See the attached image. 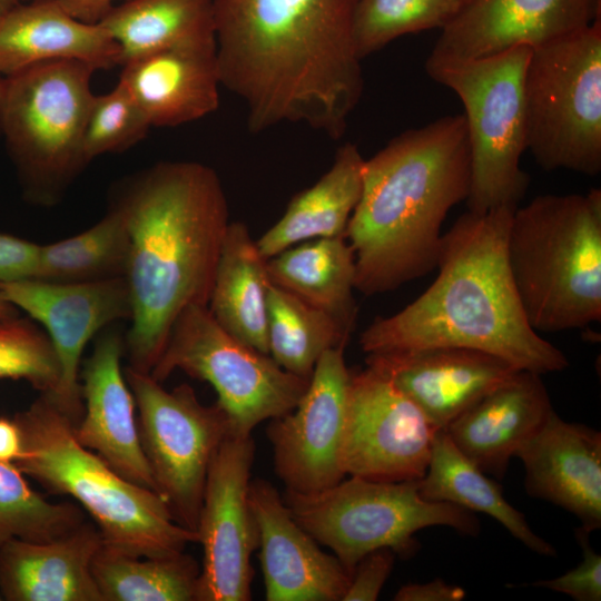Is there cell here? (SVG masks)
Returning <instances> with one entry per match:
<instances>
[{"label": "cell", "instance_id": "obj_1", "mask_svg": "<svg viewBox=\"0 0 601 601\" xmlns=\"http://www.w3.org/2000/svg\"><path fill=\"white\" fill-rule=\"evenodd\" d=\"M358 0H214L220 85L248 130L303 124L339 139L364 78L353 38Z\"/></svg>", "mask_w": 601, "mask_h": 601}, {"label": "cell", "instance_id": "obj_2", "mask_svg": "<svg viewBox=\"0 0 601 601\" xmlns=\"http://www.w3.org/2000/svg\"><path fill=\"white\" fill-rule=\"evenodd\" d=\"M127 224L131 300L128 366L150 373L180 313L208 305L229 219L217 173L197 161H164L127 183L114 201Z\"/></svg>", "mask_w": 601, "mask_h": 601}, {"label": "cell", "instance_id": "obj_3", "mask_svg": "<svg viewBox=\"0 0 601 601\" xmlns=\"http://www.w3.org/2000/svg\"><path fill=\"white\" fill-rule=\"evenodd\" d=\"M515 208L461 215L442 236L434 282L400 312L374 319L359 336L362 351L464 347L540 375L566 368L563 352L529 324L510 274L506 240Z\"/></svg>", "mask_w": 601, "mask_h": 601}, {"label": "cell", "instance_id": "obj_4", "mask_svg": "<svg viewBox=\"0 0 601 601\" xmlns=\"http://www.w3.org/2000/svg\"><path fill=\"white\" fill-rule=\"evenodd\" d=\"M470 184L463 114L407 129L365 159L362 196L345 233L355 289L384 294L434 270L442 224L466 200Z\"/></svg>", "mask_w": 601, "mask_h": 601}, {"label": "cell", "instance_id": "obj_5", "mask_svg": "<svg viewBox=\"0 0 601 601\" xmlns=\"http://www.w3.org/2000/svg\"><path fill=\"white\" fill-rule=\"evenodd\" d=\"M22 452L14 462L51 493L76 500L98 528L102 544L135 556H164L198 543L154 491L117 473L76 439L75 424L45 395L13 417Z\"/></svg>", "mask_w": 601, "mask_h": 601}, {"label": "cell", "instance_id": "obj_6", "mask_svg": "<svg viewBox=\"0 0 601 601\" xmlns=\"http://www.w3.org/2000/svg\"><path fill=\"white\" fill-rule=\"evenodd\" d=\"M506 257L535 332L584 328L601 319V190L540 195L516 207Z\"/></svg>", "mask_w": 601, "mask_h": 601}, {"label": "cell", "instance_id": "obj_7", "mask_svg": "<svg viewBox=\"0 0 601 601\" xmlns=\"http://www.w3.org/2000/svg\"><path fill=\"white\" fill-rule=\"evenodd\" d=\"M96 69L58 60L4 78L0 132L29 198L51 205L88 164L83 136Z\"/></svg>", "mask_w": 601, "mask_h": 601}, {"label": "cell", "instance_id": "obj_8", "mask_svg": "<svg viewBox=\"0 0 601 601\" xmlns=\"http://www.w3.org/2000/svg\"><path fill=\"white\" fill-rule=\"evenodd\" d=\"M525 144L544 170L601 171V21L534 47L523 78Z\"/></svg>", "mask_w": 601, "mask_h": 601}, {"label": "cell", "instance_id": "obj_9", "mask_svg": "<svg viewBox=\"0 0 601 601\" xmlns=\"http://www.w3.org/2000/svg\"><path fill=\"white\" fill-rule=\"evenodd\" d=\"M283 500L299 525L327 546L349 574L365 554L377 549L413 555L418 549L414 534L428 526H450L466 535L480 532L474 512L425 500L418 480L349 476L315 493L285 490Z\"/></svg>", "mask_w": 601, "mask_h": 601}, {"label": "cell", "instance_id": "obj_10", "mask_svg": "<svg viewBox=\"0 0 601 601\" xmlns=\"http://www.w3.org/2000/svg\"><path fill=\"white\" fill-rule=\"evenodd\" d=\"M532 48L518 46L465 61H425L427 75L454 91L464 107L471 184L467 210L518 207L529 176L520 160L526 150L523 78Z\"/></svg>", "mask_w": 601, "mask_h": 601}, {"label": "cell", "instance_id": "obj_11", "mask_svg": "<svg viewBox=\"0 0 601 601\" xmlns=\"http://www.w3.org/2000/svg\"><path fill=\"white\" fill-rule=\"evenodd\" d=\"M175 371L209 383L228 415L231 434L243 436L290 412L309 383L230 335L205 305L180 313L150 375L162 383Z\"/></svg>", "mask_w": 601, "mask_h": 601}, {"label": "cell", "instance_id": "obj_12", "mask_svg": "<svg viewBox=\"0 0 601 601\" xmlns=\"http://www.w3.org/2000/svg\"><path fill=\"white\" fill-rule=\"evenodd\" d=\"M138 410V432L158 495L175 521L196 532L210 462L231 433L226 412L204 405L189 384L168 391L150 373L124 370Z\"/></svg>", "mask_w": 601, "mask_h": 601}, {"label": "cell", "instance_id": "obj_13", "mask_svg": "<svg viewBox=\"0 0 601 601\" xmlns=\"http://www.w3.org/2000/svg\"><path fill=\"white\" fill-rule=\"evenodd\" d=\"M252 435L229 434L206 477L196 533L204 556L196 601H249L258 529L249 502Z\"/></svg>", "mask_w": 601, "mask_h": 601}, {"label": "cell", "instance_id": "obj_14", "mask_svg": "<svg viewBox=\"0 0 601 601\" xmlns=\"http://www.w3.org/2000/svg\"><path fill=\"white\" fill-rule=\"evenodd\" d=\"M2 295L41 325L59 364V381L45 394L75 424L83 414L80 362L89 341L105 327L131 318L125 277L56 283L38 278L0 283ZM42 394V393H40Z\"/></svg>", "mask_w": 601, "mask_h": 601}, {"label": "cell", "instance_id": "obj_15", "mask_svg": "<svg viewBox=\"0 0 601 601\" xmlns=\"http://www.w3.org/2000/svg\"><path fill=\"white\" fill-rule=\"evenodd\" d=\"M436 428L374 368L351 372L343 444L346 475L400 482L424 476Z\"/></svg>", "mask_w": 601, "mask_h": 601}, {"label": "cell", "instance_id": "obj_16", "mask_svg": "<svg viewBox=\"0 0 601 601\" xmlns=\"http://www.w3.org/2000/svg\"><path fill=\"white\" fill-rule=\"evenodd\" d=\"M345 347L319 357L297 405L267 427L275 473L287 491L315 493L346 476L342 455L351 371Z\"/></svg>", "mask_w": 601, "mask_h": 601}, {"label": "cell", "instance_id": "obj_17", "mask_svg": "<svg viewBox=\"0 0 601 601\" xmlns=\"http://www.w3.org/2000/svg\"><path fill=\"white\" fill-rule=\"evenodd\" d=\"M601 21V0H473L441 29L426 61L483 58L531 48Z\"/></svg>", "mask_w": 601, "mask_h": 601}, {"label": "cell", "instance_id": "obj_18", "mask_svg": "<svg viewBox=\"0 0 601 601\" xmlns=\"http://www.w3.org/2000/svg\"><path fill=\"white\" fill-rule=\"evenodd\" d=\"M365 363L408 397L436 430H445L521 371L495 355L450 346L366 354Z\"/></svg>", "mask_w": 601, "mask_h": 601}, {"label": "cell", "instance_id": "obj_19", "mask_svg": "<svg viewBox=\"0 0 601 601\" xmlns=\"http://www.w3.org/2000/svg\"><path fill=\"white\" fill-rule=\"evenodd\" d=\"M249 502L258 529L259 562L267 601H342L351 574L292 515L283 494L250 480Z\"/></svg>", "mask_w": 601, "mask_h": 601}, {"label": "cell", "instance_id": "obj_20", "mask_svg": "<svg viewBox=\"0 0 601 601\" xmlns=\"http://www.w3.org/2000/svg\"><path fill=\"white\" fill-rule=\"evenodd\" d=\"M124 354L118 331L99 334L80 373L83 414L73 432L121 476L157 493L139 439L135 398L121 370Z\"/></svg>", "mask_w": 601, "mask_h": 601}, {"label": "cell", "instance_id": "obj_21", "mask_svg": "<svg viewBox=\"0 0 601 601\" xmlns=\"http://www.w3.org/2000/svg\"><path fill=\"white\" fill-rule=\"evenodd\" d=\"M533 497L574 514L588 533L601 526V434L563 421L554 410L516 452Z\"/></svg>", "mask_w": 601, "mask_h": 601}, {"label": "cell", "instance_id": "obj_22", "mask_svg": "<svg viewBox=\"0 0 601 601\" xmlns=\"http://www.w3.org/2000/svg\"><path fill=\"white\" fill-rule=\"evenodd\" d=\"M553 411L541 375L518 371L460 414L445 428L455 446L495 479Z\"/></svg>", "mask_w": 601, "mask_h": 601}, {"label": "cell", "instance_id": "obj_23", "mask_svg": "<svg viewBox=\"0 0 601 601\" xmlns=\"http://www.w3.org/2000/svg\"><path fill=\"white\" fill-rule=\"evenodd\" d=\"M127 88L150 126L175 127L219 106L216 43L168 48L121 66Z\"/></svg>", "mask_w": 601, "mask_h": 601}, {"label": "cell", "instance_id": "obj_24", "mask_svg": "<svg viewBox=\"0 0 601 601\" xmlns=\"http://www.w3.org/2000/svg\"><path fill=\"white\" fill-rule=\"evenodd\" d=\"M92 522L37 542L11 539L0 545V594L7 601H102L91 563L102 545Z\"/></svg>", "mask_w": 601, "mask_h": 601}, {"label": "cell", "instance_id": "obj_25", "mask_svg": "<svg viewBox=\"0 0 601 601\" xmlns=\"http://www.w3.org/2000/svg\"><path fill=\"white\" fill-rule=\"evenodd\" d=\"M79 60L97 69L120 66L118 46L99 24L82 22L52 0L17 4L0 17V75L36 65Z\"/></svg>", "mask_w": 601, "mask_h": 601}, {"label": "cell", "instance_id": "obj_26", "mask_svg": "<svg viewBox=\"0 0 601 601\" xmlns=\"http://www.w3.org/2000/svg\"><path fill=\"white\" fill-rule=\"evenodd\" d=\"M364 162L356 145H342L329 169L297 193L284 215L256 240L262 256L269 259L306 240L345 236L362 196Z\"/></svg>", "mask_w": 601, "mask_h": 601}, {"label": "cell", "instance_id": "obj_27", "mask_svg": "<svg viewBox=\"0 0 601 601\" xmlns=\"http://www.w3.org/2000/svg\"><path fill=\"white\" fill-rule=\"evenodd\" d=\"M265 259L243 221H230L221 245L208 309L230 335L268 354ZM269 355V354H268Z\"/></svg>", "mask_w": 601, "mask_h": 601}, {"label": "cell", "instance_id": "obj_28", "mask_svg": "<svg viewBox=\"0 0 601 601\" xmlns=\"http://www.w3.org/2000/svg\"><path fill=\"white\" fill-rule=\"evenodd\" d=\"M270 282L329 315L351 336L357 317L355 259L345 236L290 246L267 259Z\"/></svg>", "mask_w": 601, "mask_h": 601}, {"label": "cell", "instance_id": "obj_29", "mask_svg": "<svg viewBox=\"0 0 601 601\" xmlns=\"http://www.w3.org/2000/svg\"><path fill=\"white\" fill-rule=\"evenodd\" d=\"M418 491L425 500L447 502L492 516L538 554H556L549 542L532 531L524 514L505 500L502 486L471 462L445 430L435 433L426 472L418 480Z\"/></svg>", "mask_w": 601, "mask_h": 601}, {"label": "cell", "instance_id": "obj_30", "mask_svg": "<svg viewBox=\"0 0 601 601\" xmlns=\"http://www.w3.org/2000/svg\"><path fill=\"white\" fill-rule=\"evenodd\" d=\"M99 24L118 46L120 67L168 48L216 43L214 0H129Z\"/></svg>", "mask_w": 601, "mask_h": 601}, {"label": "cell", "instance_id": "obj_31", "mask_svg": "<svg viewBox=\"0 0 601 601\" xmlns=\"http://www.w3.org/2000/svg\"><path fill=\"white\" fill-rule=\"evenodd\" d=\"M91 573L102 601H196L200 565L185 551L135 556L102 544Z\"/></svg>", "mask_w": 601, "mask_h": 601}, {"label": "cell", "instance_id": "obj_32", "mask_svg": "<svg viewBox=\"0 0 601 601\" xmlns=\"http://www.w3.org/2000/svg\"><path fill=\"white\" fill-rule=\"evenodd\" d=\"M130 237L121 211L111 205L88 229L41 245L38 279L56 283H89L125 277Z\"/></svg>", "mask_w": 601, "mask_h": 601}, {"label": "cell", "instance_id": "obj_33", "mask_svg": "<svg viewBox=\"0 0 601 601\" xmlns=\"http://www.w3.org/2000/svg\"><path fill=\"white\" fill-rule=\"evenodd\" d=\"M349 336L323 311L270 283L267 293V345L285 371L309 380L319 357L346 346Z\"/></svg>", "mask_w": 601, "mask_h": 601}, {"label": "cell", "instance_id": "obj_34", "mask_svg": "<svg viewBox=\"0 0 601 601\" xmlns=\"http://www.w3.org/2000/svg\"><path fill=\"white\" fill-rule=\"evenodd\" d=\"M85 521L78 505L49 502L29 485L14 463L0 462V545L11 539L53 540Z\"/></svg>", "mask_w": 601, "mask_h": 601}, {"label": "cell", "instance_id": "obj_35", "mask_svg": "<svg viewBox=\"0 0 601 601\" xmlns=\"http://www.w3.org/2000/svg\"><path fill=\"white\" fill-rule=\"evenodd\" d=\"M456 9L447 0H358L353 38L361 60L398 37L442 29Z\"/></svg>", "mask_w": 601, "mask_h": 601}, {"label": "cell", "instance_id": "obj_36", "mask_svg": "<svg viewBox=\"0 0 601 601\" xmlns=\"http://www.w3.org/2000/svg\"><path fill=\"white\" fill-rule=\"evenodd\" d=\"M59 364L46 332L19 315L0 319V381L22 380L42 394L55 391Z\"/></svg>", "mask_w": 601, "mask_h": 601}, {"label": "cell", "instance_id": "obj_37", "mask_svg": "<svg viewBox=\"0 0 601 601\" xmlns=\"http://www.w3.org/2000/svg\"><path fill=\"white\" fill-rule=\"evenodd\" d=\"M150 127L130 92L118 81L112 90L93 97L83 136L87 162L100 155L130 148Z\"/></svg>", "mask_w": 601, "mask_h": 601}, {"label": "cell", "instance_id": "obj_38", "mask_svg": "<svg viewBox=\"0 0 601 601\" xmlns=\"http://www.w3.org/2000/svg\"><path fill=\"white\" fill-rule=\"evenodd\" d=\"M575 535L583 551L581 563L561 577L539 580L533 585L568 594L577 601H600L601 556L591 548L585 530L578 529Z\"/></svg>", "mask_w": 601, "mask_h": 601}, {"label": "cell", "instance_id": "obj_39", "mask_svg": "<svg viewBox=\"0 0 601 601\" xmlns=\"http://www.w3.org/2000/svg\"><path fill=\"white\" fill-rule=\"evenodd\" d=\"M395 555L388 548L365 554L353 569L342 601H375L393 570Z\"/></svg>", "mask_w": 601, "mask_h": 601}, {"label": "cell", "instance_id": "obj_40", "mask_svg": "<svg viewBox=\"0 0 601 601\" xmlns=\"http://www.w3.org/2000/svg\"><path fill=\"white\" fill-rule=\"evenodd\" d=\"M41 245L0 234V283L36 278Z\"/></svg>", "mask_w": 601, "mask_h": 601}, {"label": "cell", "instance_id": "obj_41", "mask_svg": "<svg viewBox=\"0 0 601 601\" xmlns=\"http://www.w3.org/2000/svg\"><path fill=\"white\" fill-rule=\"evenodd\" d=\"M465 590L452 585L442 579H434L426 583H408L398 589L394 595L395 601H461L465 598Z\"/></svg>", "mask_w": 601, "mask_h": 601}, {"label": "cell", "instance_id": "obj_42", "mask_svg": "<svg viewBox=\"0 0 601 601\" xmlns=\"http://www.w3.org/2000/svg\"><path fill=\"white\" fill-rule=\"evenodd\" d=\"M73 18L91 24L99 23L118 0H52ZM122 2L129 0H121Z\"/></svg>", "mask_w": 601, "mask_h": 601}, {"label": "cell", "instance_id": "obj_43", "mask_svg": "<svg viewBox=\"0 0 601 601\" xmlns=\"http://www.w3.org/2000/svg\"><path fill=\"white\" fill-rule=\"evenodd\" d=\"M22 452V440L13 418L0 417V462L14 463Z\"/></svg>", "mask_w": 601, "mask_h": 601}, {"label": "cell", "instance_id": "obj_44", "mask_svg": "<svg viewBox=\"0 0 601 601\" xmlns=\"http://www.w3.org/2000/svg\"><path fill=\"white\" fill-rule=\"evenodd\" d=\"M18 308L2 295L0 290V319L17 316Z\"/></svg>", "mask_w": 601, "mask_h": 601}, {"label": "cell", "instance_id": "obj_45", "mask_svg": "<svg viewBox=\"0 0 601 601\" xmlns=\"http://www.w3.org/2000/svg\"><path fill=\"white\" fill-rule=\"evenodd\" d=\"M19 1L20 0H0V17L14 6L19 4Z\"/></svg>", "mask_w": 601, "mask_h": 601}, {"label": "cell", "instance_id": "obj_46", "mask_svg": "<svg viewBox=\"0 0 601 601\" xmlns=\"http://www.w3.org/2000/svg\"><path fill=\"white\" fill-rule=\"evenodd\" d=\"M455 9L456 11L461 9L462 7L466 6L467 3L472 2L473 0H447Z\"/></svg>", "mask_w": 601, "mask_h": 601}, {"label": "cell", "instance_id": "obj_47", "mask_svg": "<svg viewBox=\"0 0 601 601\" xmlns=\"http://www.w3.org/2000/svg\"><path fill=\"white\" fill-rule=\"evenodd\" d=\"M3 89H4V77H2V76L0 75V117H1V107H2Z\"/></svg>", "mask_w": 601, "mask_h": 601}, {"label": "cell", "instance_id": "obj_48", "mask_svg": "<svg viewBox=\"0 0 601 601\" xmlns=\"http://www.w3.org/2000/svg\"><path fill=\"white\" fill-rule=\"evenodd\" d=\"M0 600H2V597H1V594H0Z\"/></svg>", "mask_w": 601, "mask_h": 601}]
</instances>
